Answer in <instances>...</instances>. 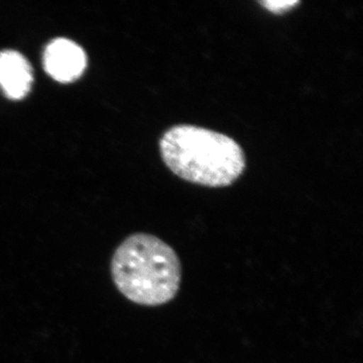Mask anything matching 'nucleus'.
<instances>
[{
	"instance_id": "obj_3",
	"label": "nucleus",
	"mask_w": 363,
	"mask_h": 363,
	"mask_svg": "<svg viewBox=\"0 0 363 363\" xmlns=\"http://www.w3.org/2000/svg\"><path fill=\"white\" fill-rule=\"evenodd\" d=\"M86 63L82 48L70 40L56 39L45 48V70L59 82H72L80 77L85 70Z\"/></svg>"
},
{
	"instance_id": "obj_4",
	"label": "nucleus",
	"mask_w": 363,
	"mask_h": 363,
	"mask_svg": "<svg viewBox=\"0 0 363 363\" xmlns=\"http://www.w3.org/2000/svg\"><path fill=\"white\" fill-rule=\"evenodd\" d=\"M33 72L25 57L13 50L0 52V86L11 99L26 97L32 88Z\"/></svg>"
},
{
	"instance_id": "obj_5",
	"label": "nucleus",
	"mask_w": 363,
	"mask_h": 363,
	"mask_svg": "<svg viewBox=\"0 0 363 363\" xmlns=\"http://www.w3.org/2000/svg\"><path fill=\"white\" fill-rule=\"evenodd\" d=\"M259 4L272 13L281 14L291 11L294 6L300 4V1H297V0H291V1H286V0L271 1V0H267V1H260Z\"/></svg>"
},
{
	"instance_id": "obj_2",
	"label": "nucleus",
	"mask_w": 363,
	"mask_h": 363,
	"mask_svg": "<svg viewBox=\"0 0 363 363\" xmlns=\"http://www.w3.org/2000/svg\"><path fill=\"white\" fill-rule=\"evenodd\" d=\"M160 147L164 164L175 175L207 187L231 185L245 169V152L235 140L199 126L169 128Z\"/></svg>"
},
{
	"instance_id": "obj_1",
	"label": "nucleus",
	"mask_w": 363,
	"mask_h": 363,
	"mask_svg": "<svg viewBox=\"0 0 363 363\" xmlns=\"http://www.w3.org/2000/svg\"><path fill=\"white\" fill-rule=\"evenodd\" d=\"M114 285L130 302L157 307L180 291L182 264L175 250L149 233L128 236L111 259Z\"/></svg>"
}]
</instances>
